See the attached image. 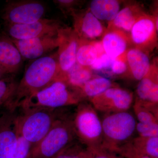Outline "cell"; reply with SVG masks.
<instances>
[{
    "label": "cell",
    "mask_w": 158,
    "mask_h": 158,
    "mask_svg": "<svg viewBox=\"0 0 158 158\" xmlns=\"http://www.w3.org/2000/svg\"><path fill=\"white\" fill-rule=\"evenodd\" d=\"M59 73L57 52L34 60L18 82L9 107L16 111L34 94L57 81Z\"/></svg>",
    "instance_id": "6da1fadb"
},
{
    "label": "cell",
    "mask_w": 158,
    "mask_h": 158,
    "mask_svg": "<svg viewBox=\"0 0 158 158\" xmlns=\"http://www.w3.org/2000/svg\"><path fill=\"white\" fill-rule=\"evenodd\" d=\"M16 117L19 135L27 140L31 148L38 144L64 113L60 109L19 108Z\"/></svg>",
    "instance_id": "7a4b0ae2"
},
{
    "label": "cell",
    "mask_w": 158,
    "mask_h": 158,
    "mask_svg": "<svg viewBox=\"0 0 158 158\" xmlns=\"http://www.w3.org/2000/svg\"><path fill=\"white\" fill-rule=\"evenodd\" d=\"M77 139L73 116L65 114L56 122L38 144L32 147L27 158H54Z\"/></svg>",
    "instance_id": "3957f363"
},
{
    "label": "cell",
    "mask_w": 158,
    "mask_h": 158,
    "mask_svg": "<svg viewBox=\"0 0 158 158\" xmlns=\"http://www.w3.org/2000/svg\"><path fill=\"white\" fill-rule=\"evenodd\" d=\"M82 99L78 91L65 82L57 81L34 94L19 108L61 109L78 105Z\"/></svg>",
    "instance_id": "277c9868"
},
{
    "label": "cell",
    "mask_w": 158,
    "mask_h": 158,
    "mask_svg": "<svg viewBox=\"0 0 158 158\" xmlns=\"http://www.w3.org/2000/svg\"><path fill=\"white\" fill-rule=\"evenodd\" d=\"M102 147L113 152L116 148L130 141L136 130V122L127 111L106 113L102 121Z\"/></svg>",
    "instance_id": "5b68a950"
},
{
    "label": "cell",
    "mask_w": 158,
    "mask_h": 158,
    "mask_svg": "<svg viewBox=\"0 0 158 158\" xmlns=\"http://www.w3.org/2000/svg\"><path fill=\"white\" fill-rule=\"evenodd\" d=\"M92 105L81 102L73 116L74 129L77 138L88 148L101 147L102 121Z\"/></svg>",
    "instance_id": "8992f818"
},
{
    "label": "cell",
    "mask_w": 158,
    "mask_h": 158,
    "mask_svg": "<svg viewBox=\"0 0 158 158\" xmlns=\"http://www.w3.org/2000/svg\"><path fill=\"white\" fill-rule=\"evenodd\" d=\"M45 11V6L40 1H9L4 7L2 18L6 25L31 23L43 18Z\"/></svg>",
    "instance_id": "52a82bcc"
},
{
    "label": "cell",
    "mask_w": 158,
    "mask_h": 158,
    "mask_svg": "<svg viewBox=\"0 0 158 158\" xmlns=\"http://www.w3.org/2000/svg\"><path fill=\"white\" fill-rule=\"evenodd\" d=\"M158 15L144 13L134 24L130 32L131 44L141 50L148 53L156 46L158 29L156 21Z\"/></svg>",
    "instance_id": "ba28073f"
},
{
    "label": "cell",
    "mask_w": 158,
    "mask_h": 158,
    "mask_svg": "<svg viewBox=\"0 0 158 158\" xmlns=\"http://www.w3.org/2000/svg\"><path fill=\"white\" fill-rule=\"evenodd\" d=\"M133 98L129 90L115 86L89 100L95 110L109 113L127 111L131 106Z\"/></svg>",
    "instance_id": "9c48e42d"
},
{
    "label": "cell",
    "mask_w": 158,
    "mask_h": 158,
    "mask_svg": "<svg viewBox=\"0 0 158 158\" xmlns=\"http://www.w3.org/2000/svg\"><path fill=\"white\" fill-rule=\"evenodd\" d=\"M59 43L57 52L59 68L57 81L76 63L79 38L72 28L62 27L58 31Z\"/></svg>",
    "instance_id": "30bf717a"
},
{
    "label": "cell",
    "mask_w": 158,
    "mask_h": 158,
    "mask_svg": "<svg viewBox=\"0 0 158 158\" xmlns=\"http://www.w3.org/2000/svg\"><path fill=\"white\" fill-rule=\"evenodd\" d=\"M6 34L11 39L24 40L57 33L62 27L59 20L42 19L24 24L6 25Z\"/></svg>",
    "instance_id": "8fae6325"
},
{
    "label": "cell",
    "mask_w": 158,
    "mask_h": 158,
    "mask_svg": "<svg viewBox=\"0 0 158 158\" xmlns=\"http://www.w3.org/2000/svg\"><path fill=\"white\" fill-rule=\"evenodd\" d=\"M11 39L23 59H39L58 48L59 43L58 32L33 39L24 40Z\"/></svg>",
    "instance_id": "7c38bea8"
},
{
    "label": "cell",
    "mask_w": 158,
    "mask_h": 158,
    "mask_svg": "<svg viewBox=\"0 0 158 158\" xmlns=\"http://www.w3.org/2000/svg\"><path fill=\"white\" fill-rule=\"evenodd\" d=\"M70 15L73 18V29L79 39L92 41L102 37L106 29L89 9L74 10Z\"/></svg>",
    "instance_id": "4fadbf2b"
},
{
    "label": "cell",
    "mask_w": 158,
    "mask_h": 158,
    "mask_svg": "<svg viewBox=\"0 0 158 158\" xmlns=\"http://www.w3.org/2000/svg\"><path fill=\"white\" fill-rule=\"evenodd\" d=\"M158 67L156 63L151 65L147 75L139 81L135 102L144 107L158 111Z\"/></svg>",
    "instance_id": "5bb4252c"
},
{
    "label": "cell",
    "mask_w": 158,
    "mask_h": 158,
    "mask_svg": "<svg viewBox=\"0 0 158 158\" xmlns=\"http://www.w3.org/2000/svg\"><path fill=\"white\" fill-rule=\"evenodd\" d=\"M23 59L11 38L6 34H0V69L4 77L17 73Z\"/></svg>",
    "instance_id": "9a60e30c"
},
{
    "label": "cell",
    "mask_w": 158,
    "mask_h": 158,
    "mask_svg": "<svg viewBox=\"0 0 158 158\" xmlns=\"http://www.w3.org/2000/svg\"><path fill=\"white\" fill-rule=\"evenodd\" d=\"M101 41L105 53L113 59L125 53L131 44L128 35L113 29H106Z\"/></svg>",
    "instance_id": "2e32d148"
},
{
    "label": "cell",
    "mask_w": 158,
    "mask_h": 158,
    "mask_svg": "<svg viewBox=\"0 0 158 158\" xmlns=\"http://www.w3.org/2000/svg\"><path fill=\"white\" fill-rule=\"evenodd\" d=\"M145 12L137 3L128 4L120 10L112 21L109 22L107 28L116 29L129 36L134 24Z\"/></svg>",
    "instance_id": "e0dca14e"
},
{
    "label": "cell",
    "mask_w": 158,
    "mask_h": 158,
    "mask_svg": "<svg viewBox=\"0 0 158 158\" xmlns=\"http://www.w3.org/2000/svg\"><path fill=\"white\" fill-rule=\"evenodd\" d=\"M128 73L131 77L140 81L147 75L151 64L148 54L135 48H131L125 53Z\"/></svg>",
    "instance_id": "ac0fdd59"
},
{
    "label": "cell",
    "mask_w": 158,
    "mask_h": 158,
    "mask_svg": "<svg viewBox=\"0 0 158 158\" xmlns=\"http://www.w3.org/2000/svg\"><path fill=\"white\" fill-rule=\"evenodd\" d=\"M17 114L0 129V158H11L16 148L19 137Z\"/></svg>",
    "instance_id": "d6986e66"
},
{
    "label": "cell",
    "mask_w": 158,
    "mask_h": 158,
    "mask_svg": "<svg viewBox=\"0 0 158 158\" xmlns=\"http://www.w3.org/2000/svg\"><path fill=\"white\" fill-rule=\"evenodd\" d=\"M120 4L116 0H93L90 10L99 20L112 21L120 11Z\"/></svg>",
    "instance_id": "ffe728a7"
},
{
    "label": "cell",
    "mask_w": 158,
    "mask_h": 158,
    "mask_svg": "<svg viewBox=\"0 0 158 158\" xmlns=\"http://www.w3.org/2000/svg\"><path fill=\"white\" fill-rule=\"evenodd\" d=\"M94 76L90 67L76 63L58 81L65 82L70 87L78 91L85 83Z\"/></svg>",
    "instance_id": "44dd1931"
},
{
    "label": "cell",
    "mask_w": 158,
    "mask_h": 158,
    "mask_svg": "<svg viewBox=\"0 0 158 158\" xmlns=\"http://www.w3.org/2000/svg\"><path fill=\"white\" fill-rule=\"evenodd\" d=\"M109 78L95 76L88 81L79 90L82 99L88 98L89 99L102 94L109 88L115 87Z\"/></svg>",
    "instance_id": "7402d4cb"
},
{
    "label": "cell",
    "mask_w": 158,
    "mask_h": 158,
    "mask_svg": "<svg viewBox=\"0 0 158 158\" xmlns=\"http://www.w3.org/2000/svg\"><path fill=\"white\" fill-rule=\"evenodd\" d=\"M98 58L97 52L91 41L79 39L77 63L82 66L90 67Z\"/></svg>",
    "instance_id": "603a6c76"
},
{
    "label": "cell",
    "mask_w": 158,
    "mask_h": 158,
    "mask_svg": "<svg viewBox=\"0 0 158 158\" xmlns=\"http://www.w3.org/2000/svg\"><path fill=\"white\" fill-rule=\"evenodd\" d=\"M139 152L151 158H158V137L139 136L130 141Z\"/></svg>",
    "instance_id": "cb8c5ba5"
},
{
    "label": "cell",
    "mask_w": 158,
    "mask_h": 158,
    "mask_svg": "<svg viewBox=\"0 0 158 158\" xmlns=\"http://www.w3.org/2000/svg\"><path fill=\"white\" fill-rule=\"evenodd\" d=\"M18 84L14 75L5 77L0 80V106H9Z\"/></svg>",
    "instance_id": "d4e9b609"
},
{
    "label": "cell",
    "mask_w": 158,
    "mask_h": 158,
    "mask_svg": "<svg viewBox=\"0 0 158 158\" xmlns=\"http://www.w3.org/2000/svg\"><path fill=\"white\" fill-rule=\"evenodd\" d=\"M84 146L77 139L54 158H91L90 150Z\"/></svg>",
    "instance_id": "484cf974"
},
{
    "label": "cell",
    "mask_w": 158,
    "mask_h": 158,
    "mask_svg": "<svg viewBox=\"0 0 158 158\" xmlns=\"http://www.w3.org/2000/svg\"><path fill=\"white\" fill-rule=\"evenodd\" d=\"M134 111L139 122L142 123H158V112L144 107L135 103Z\"/></svg>",
    "instance_id": "4316f807"
},
{
    "label": "cell",
    "mask_w": 158,
    "mask_h": 158,
    "mask_svg": "<svg viewBox=\"0 0 158 158\" xmlns=\"http://www.w3.org/2000/svg\"><path fill=\"white\" fill-rule=\"evenodd\" d=\"M125 53L113 59L110 66L108 77L127 75L128 69L126 60Z\"/></svg>",
    "instance_id": "83f0119b"
},
{
    "label": "cell",
    "mask_w": 158,
    "mask_h": 158,
    "mask_svg": "<svg viewBox=\"0 0 158 158\" xmlns=\"http://www.w3.org/2000/svg\"><path fill=\"white\" fill-rule=\"evenodd\" d=\"M114 59L111 58L106 54L98 57L95 62L90 66L91 70L100 74L106 75L108 78L110 66Z\"/></svg>",
    "instance_id": "f1b7e54d"
},
{
    "label": "cell",
    "mask_w": 158,
    "mask_h": 158,
    "mask_svg": "<svg viewBox=\"0 0 158 158\" xmlns=\"http://www.w3.org/2000/svg\"><path fill=\"white\" fill-rule=\"evenodd\" d=\"M136 130L140 137H158V123L139 122L136 124Z\"/></svg>",
    "instance_id": "f546056e"
},
{
    "label": "cell",
    "mask_w": 158,
    "mask_h": 158,
    "mask_svg": "<svg viewBox=\"0 0 158 158\" xmlns=\"http://www.w3.org/2000/svg\"><path fill=\"white\" fill-rule=\"evenodd\" d=\"M31 148L30 142L19 135L16 148L11 158H27Z\"/></svg>",
    "instance_id": "4dcf8cb0"
},
{
    "label": "cell",
    "mask_w": 158,
    "mask_h": 158,
    "mask_svg": "<svg viewBox=\"0 0 158 158\" xmlns=\"http://www.w3.org/2000/svg\"><path fill=\"white\" fill-rule=\"evenodd\" d=\"M88 148L91 153V158H120L117 156L115 153L102 147Z\"/></svg>",
    "instance_id": "1f68e13d"
},
{
    "label": "cell",
    "mask_w": 158,
    "mask_h": 158,
    "mask_svg": "<svg viewBox=\"0 0 158 158\" xmlns=\"http://www.w3.org/2000/svg\"><path fill=\"white\" fill-rule=\"evenodd\" d=\"M54 3L64 13H71L76 10L75 7L78 6L79 1L74 0H57Z\"/></svg>",
    "instance_id": "d6a6232c"
},
{
    "label": "cell",
    "mask_w": 158,
    "mask_h": 158,
    "mask_svg": "<svg viewBox=\"0 0 158 158\" xmlns=\"http://www.w3.org/2000/svg\"><path fill=\"white\" fill-rule=\"evenodd\" d=\"M8 106H0V129L11 120L17 114Z\"/></svg>",
    "instance_id": "836d02e7"
},
{
    "label": "cell",
    "mask_w": 158,
    "mask_h": 158,
    "mask_svg": "<svg viewBox=\"0 0 158 158\" xmlns=\"http://www.w3.org/2000/svg\"><path fill=\"white\" fill-rule=\"evenodd\" d=\"M92 44L95 48L97 52L98 57L106 53L104 49L103 46L102 44L101 40H92L91 41Z\"/></svg>",
    "instance_id": "e575fe53"
},
{
    "label": "cell",
    "mask_w": 158,
    "mask_h": 158,
    "mask_svg": "<svg viewBox=\"0 0 158 158\" xmlns=\"http://www.w3.org/2000/svg\"><path fill=\"white\" fill-rule=\"evenodd\" d=\"M0 28H1V27H0ZM4 77V76L3 75L2 73V71H1V69H0V80Z\"/></svg>",
    "instance_id": "d590c367"
}]
</instances>
